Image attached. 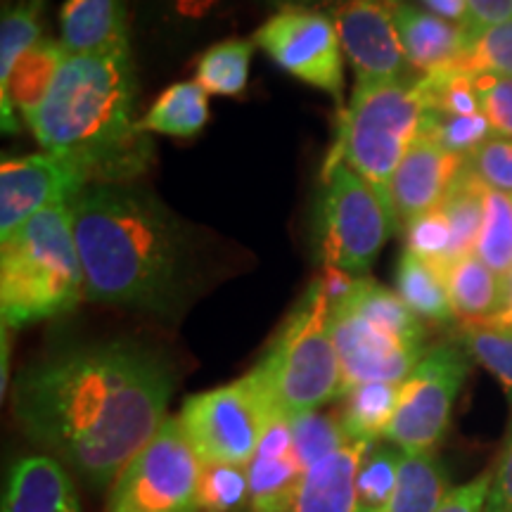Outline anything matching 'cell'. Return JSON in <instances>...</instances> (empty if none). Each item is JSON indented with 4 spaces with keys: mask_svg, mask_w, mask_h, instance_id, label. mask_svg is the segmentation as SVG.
Masks as SVG:
<instances>
[{
    "mask_svg": "<svg viewBox=\"0 0 512 512\" xmlns=\"http://www.w3.org/2000/svg\"><path fill=\"white\" fill-rule=\"evenodd\" d=\"M176 373L131 337L67 344L38 356L12 384V411L38 448L93 489H110L166 422Z\"/></svg>",
    "mask_w": 512,
    "mask_h": 512,
    "instance_id": "1",
    "label": "cell"
},
{
    "mask_svg": "<svg viewBox=\"0 0 512 512\" xmlns=\"http://www.w3.org/2000/svg\"><path fill=\"white\" fill-rule=\"evenodd\" d=\"M86 297L178 318L200 285L197 230L131 183L88 185L69 202Z\"/></svg>",
    "mask_w": 512,
    "mask_h": 512,
    "instance_id": "2",
    "label": "cell"
},
{
    "mask_svg": "<svg viewBox=\"0 0 512 512\" xmlns=\"http://www.w3.org/2000/svg\"><path fill=\"white\" fill-rule=\"evenodd\" d=\"M133 114L131 53L69 55L29 126L43 150L79 164L91 185L133 183L155 159Z\"/></svg>",
    "mask_w": 512,
    "mask_h": 512,
    "instance_id": "3",
    "label": "cell"
},
{
    "mask_svg": "<svg viewBox=\"0 0 512 512\" xmlns=\"http://www.w3.org/2000/svg\"><path fill=\"white\" fill-rule=\"evenodd\" d=\"M0 245L3 328L62 316L86 297L69 204L43 209Z\"/></svg>",
    "mask_w": 512,
    "mask_h": 512,
    "instance_id": "4",
    "label": "cell"
},
{
    "mask_svg": "<svg viewBox=\"0 0 512 512\" xmlns=\"http://www.w3.org/2000/svg\"><path fill=\"white\" fill-rule=\"evenodd\" d=\"M252 373L266 389L275 413L287 420L344 396L342 363L320 278L309 285Z\"/></svg>",
    "mask_w": 512,
    "mask_h": 512,
    "instance_id": "5",
    "label": "cell"
},
{
    "mask_svg": "<svg viewBox=\"0 0 512 512\" xmlns=\"http://www.w3.org/2000/svg\"><path fill=\"white\" fill-rule=\"evenodd\" d=\"M425 112L427 102L418 81L356 86L349 110L337 119L335 143L325 159L323 174L337 164L351 166L373 185L394 214L389 185L408 147L420 136Z\"/></svg>",
    "mask_w": 512,
    "mask_h": 512,
    "instance_id": "6",
    "label": "cell"
},
{
    "mask_svg": "<svg viewBox=\"0 0 512 512\" xmlns=\"http://www.w3.org/2000/svg\"><path fill=\"white\" fill-rule=\"evenodd\" d=\"M275 415L266 389L249 370L240 380L190 396L178 420L202 463L247 467Z\"/></svg>",
    "mask_w": 512,
    "mask_h": 512,
    "instance_id": "7",
    "label": "cell"
},
{
    "mask_svg": "<svg viewBox=\"0 0 512 512\" xmlns=\"http://www.w3.org/2000/svg\"><path fill=\"white\" fill-rule=\"evenodd\" d=\"M323 181L318 240L325 266L363 278L399 223L373 185L351 166L337 164Z\"/></svg>",
    "mask_w": 512,
    "mask_h": 512,
    "instance_id": "8",
    "label": "cell"
},
{
    "mask_svg": "<svg viewBox=\"0 0 512 512\" xmlns=\"http://www.w3.org/2000/svg\"><path fill=\"white\" fill-rule=\"evenodd\" d=\"M202 465L181 420L166 418L114 479L107 512H197Z\"/></svg>",
    "mask_w": 512,
    "mask_h": 512,
    "instance_id": "9",
    "label": "cell"
},
{
    "mask_svg": "<svg viewBox=\"0 0 512 512\" xmlns=\"http://www.w3.org/2000/svg\"><path fill=\"white\" fill-rule=\"evenodd\" d=\"M470 368L472 356L460 344L427 349L413 373L401 382L399 406L384 441L399 446L403 453L437 451Z\"/></svg>",
    "mask_w": 512,
    "mask_h": 512,
    "instance_id": "10",
    "label": "cell"
},
{
    "mask_svg": "<svg viewBox=\"0 0 512 512\" xmlns=\"http://www.w3.org/2000/svg\"><path fill=\"white\" fill-rule=\"evenodd\" d=\"M254 46L294 79L342 102L344 50L335 19L316 8H285L254 31Z\"/></svg>",
    "mask_w": 512,
    "mask_h": 512,
    "instance_id": "11",
    "label": "cell"
},
{
    "mask_svg": "<svg viewBox=\"0 0 512 512\" xmlns=\"http://www.w3.org/2000/svg\"><path fill=\"white\" fill-rule=\"evenodd\" d=\"M330 330L342 363L344 394L366 382L401 384L427 351L425 344L394 335L347 304L330 309Z\"/></svg>",
    "mask_w": 512,
    "mask_h": 512,
    "instance_id": "12",
    "label": "cell"
},
{
    "mask_svg": "<svg viewBox=\"0 0 512 512\" xmlns=\"http://www.w3.org/2000/svg\"><path fill=\"white\" fill-rule=\"evenodd\" d=\"M399 0H337L332 19L356 86L403 81L408 69L394 8Z\"/></svg>",
    "mask_w": 512,
    "mask_h": 512,
    "instance_id": "13",
    "label": "cell"
},
{
    "mask_svg": "<svg viewBox=\"0 0 512 512\" xmlns=\"http://www.w3.org/2000/svg\"><path fill=\"white\" fill-rule=\"evenodd\" d=\"M88 185L91 181L79 164L53 152L3 159V166H0V235L3 240L43 209L69 204Z\"/></svg>",
    "mask_w": 512,
    "mask_h": 512,
    "instance_id": "14",
    "label": "cell"
},
{
    "mask_svg": "<svg viewBox=\"0 0 512 512\" xmlns=\"http://www.w3.org/2000/svg\"><path fill=\"white\" fill-rule=\"evenodd\" d=\"M465 169V157L451 155L432 138L420 136L408 147L389 185L394 216L406 226L427 211L439 209Z\"/></svg>",
    "mask_w": 512,
    "mask_h": 512,
    "instance_id": "15",
    "label": "cell"
},
{
    "mask_svg": "<svg viewBox=\"0 0 512 512\" xmlns=\"http://www.w3.org/2000/svg\"><path fill=\"white\" fill-rule=\"evenodd\" d=\"M394 19L408 67L422 76L458 67L472 46V38L463 24L448 22L406 0L396 3Z\"/></svg>",
    "mask_w": 512,
    "mask_h": 512,
    "instance_id": "16",
    "label": "cell"
},
{
    "mask_svg": "<svg viewBox=\"0 0 512 512\" xmlns=\"http://www.w3.org/2000/svg\"><path fill=\"white\" fill-rule=\"evenodd\" d=\"M373 444L349 441L304 472L280 512H356V479Z\"/></svg>",
    "mask_w": 512,
    "mask_h": 512,
    "instance_id": "17",
    "label": "cell"
},
{
    "mask_svg": "<svg viewBox=\"0 0 512 512\" xmlns=\"http://www.w3.org/2000/svg\"><path fill=\"white\" fill-rule=\"evenodd\" d=\"M60 43L69 55L131 53L124 0H67Z\"/></svg>",
    "mask_w": 512,
    "mask_h": 512,
    "instance_id": "18",
    "label": "cell"
},
{
    "mask_svg": "<svg viewBox=\"0 0 512 512\" xmlns=\"http://www.w3.org/2000/svg\"><path fill=\"white\" fill-rule=\"evenodd\" d=\"M252 510L249 512H280L287 498L299 484L304 470L294 456L290 420L275 415L247 465Z\"/></svg>",
    "mask_w": 512,
    "mask_h": 512,
    "instance_id": "19",
    "label": "cell"
},
{
    "mask_svg": "<svg viewBox=\"0 0 512 512\" xmlns=\"http://www.w3.org/2000/svg\"><path fill=\"white\" fill-rule=\"evenodd\" d=\"M69 53L55 38H41L31 46L12 67L8 81L0 86V112H3V131L17 133L15 112L27 119L38 112L46 95L60 74Z\"/></svg>",
    "mask_w": 512,
    "mask_h": 512,
    "instance_id": "20",
    "label": "cell"
},
{
    "mask_svg": "<svg viewBox=\"0 0 512 512\" xmlns=\"http://www.w3.org/2000/svg\"><path fill=\"white\" fill-rule=\"evenodd\" d=\"M3 512H81V503L60 460L31 456L12 467Z\"/></svg>",
    "mask_w": 512,
    "mask_h": 512,
    "instance_id": "21",
    "label": "cell"
},
{
    "mask_svg": "<svg viewBox=\"0 0 512 512\" xmlns=\"http://www.w3.org/2000/svg\"><path fill=\"white\" fill-rule=\"evenodd\" d=\"M444 278L456 318H463L465 325H479L494 316L501 304L503 278L491 271L477 254L448 266Z\"/></svg>",
    "mask_w": 512,
    "mask_h": 512,
    "instance_id": "22",
    "label": "cell"
},
{
    "mask_svg": "<svg viewBox=\"0 0 512 512\" xmlns=\"http://www.w3.org/2000/svg\"><path fill=\"white\" fill-rule=\"evenodd\" d=\"M451 494V479L437 453H403L399 482L380 512H437Z\"/></svg>",
    "mask_w": 512,
    "mask_h": 512,
    "instance_id": "23",
    "label": "cell"
},
{
    "mask_svg": "<svg viewBox=\"0 0 512 512\" xmlns=\"http://www.w3.org/2000/svg\"><path fill=\"white\" fill-rule=\"evenodd\" d=\"M396 292L420 320L439 325L456 320L444 271L413 254L411 249L401 254L399 266H396Z\"/></svg>",
    "mask_w": 512,
    "mask_h": 512,
    "instance_id": "24",
    "label": "cell"
},
{
    "mask_svg": "<svg viewBox=\"0 0 512 512\" xmlns=\"http://www.w3.org/2000/svg\"><path fill=\"white\" fill-rule=\"evenodd\" d=\"M207 91L197 81L171 83L140 119L145 133L171 138H195L209 121Z\"/></svg>",
    "mask_w": 512,
    "mask_h": 512,
    "instance_id": "25",
    "label": "cell"
},
{
    "mask_svg": "<svg viewBox=\"0 0 512 512\" xmlns=\"http://www.w3.org/2000/svg\"><path fill=\"white\" fill-rule=\"evenodd\" d=\"M401 384L394 382H366L351 387L344 394V406L339 413V425L349 441L377 444L384 439L389 422L399 406Z\"/></svg>",
    "mask_w": 512,
    "mask_h": 512,
    "instance_id": "26",
    "label": "cell"
},
{
    "mask_svg": "<svg viewBox=\"0 0 512 512\" xmlns=\"http://www.w3.org/2000/svg\"><path fill=\"white\" fill-rule=\"evenodd\" d=\"M484 192L486 185L472 174L470 169L460 171L451 192L446 195L441 211H444L448 228H451V249H448V266L472 256L477 249L479 230L484 219ZM446 266V268H448Z\"/></svg>",
    "mask_w": 512,
    "mask_h": 512,
    "instance_id": "27",
    "label": "cell"
},
{
    "mask_svg": "<svg viewBox=\"0 0 512 512\" xmlns=\"http://www.w3.org/2000/svg\"><path fill=\"white\" fill-rule=\"evenodd\" d=\"M254 55V41L228 38L204 50L195 64V81L211 95L235 98L242 95L249 81V64Z\"/></svg>",
    "mask_w": 512,
    "mask_h": 512,
    "instance_id": "28",
    "label": "cell"
},
{
    "mask_svg": "<svg viewBox=\"0 0 512 512\" xmlns=\"http://www.w3.org/2000/svg\"><path fill=\"white\" fill-rule=\"evenodd\" d=\"M46 3L48 0H5L0 22V86L8 81L19 57L43 38Z\"/></svg>",
    "mask_w": 512,
    "mask_h": 512,
    "instance_id": "29",
    "label": "cell"
},
{
    "mask_svg": "<svg viewBox=\"0 0 512 512\" xmlns=\"http://www.w3.org/2000/svg\"><path fill=\"white\" fill-rule=\"evenodd\" d=\"M403 451L399 446L373 444L361 460L356 479V512H380L399 482Z\"/></svg>",
    "mask_w": 512,
    "mask_h": 512,
    "instance_id": "30",
    "label": "cell"
},
{
    "mask_svg": "<svg viewBox=\"0 0 512 512\" xmlns=\"http://www.w3.org/2000/svg\"><path fill=\"white\" fill-rule=\"evenodd\" d=\"M197 512H249L252 491H249L247 467L204 463L195 498Z\"/></svg>",
    "mask_w": 512,
    "mask_h": 512,
    "instance_id": "31",
    "label": "cell"
},
{
    "mask_svg": "<svg viewBox=\"0 0 512 512\" xmlns=\"http://www.w3.org/2000/svg\"><path fill=\"white\" fill-rule=\"evenodd\" d=\"M475 254L498 275L512 271V197L486 188Z\"/></svg>",
    "mask_w": 512,
    "mask_h": 512,
    "instance_id": "32",
    "label": "cell"
},
{
    "mask_svg": "<svg viewBox=\"0 0 512 512\" xmlns=\"http://www.w3.org/2000/svg\"><path fill=\"white\" fill-rule=\"evenodd\" d=\"M226 0H143L145 15L159 34L183 41L204 34Z\"/></svg>",
    "mask_w": 512,
    "mask_h": 512,
    "instance_id": "33",
    "label": "cell"
},
{
    "mask_svg": "<svg viewBox=\"0 0 512 512\" xmlns=\"http://www.w3.org/2000/svg\"><path fill=\"white\" fill-rule=\"evenodd\" d=\"M290 434H292L294 456H297L304 472L309 470V467L318 465L320 460L330 458L332 453H337L342 446L349 444L347 434H344L339 420L318 411L292 418Z\"/></svg>",
    "mask_w": 512,
    "mask_h": 512,
    "instance_id": "34",
    "label": "cell"
},
{
    "mask_svg": "<svg viewBox=\"0 0 512 512\" xmlns=\"http://www.w3.org/2000/svg\"><path fill=\"white\" fill-rule=\"evenodd\" d=\"M422 136L432 138L439 147L458 157H470L486 140L494 138L489 121L484 114L456 117V114H439L427 110L422 119Z\"/></svg>",
    "mask_w": 512,
    "mask_h": 512,
    "instance_id": "35",
    "label": "cell"
},
{
    "mask_svg": "<svg viewBox=\"0 0 512 512\" xmlns=\"http://www.w3.org/2000/svg\"><path fill=\"white\" fill-rule=\"evenodd\" d=\"M458 344L472 356V361L484 366L501 382L512 401V330L465 325Z\"/></svg>",
    "mask_w": 512,
    "mask_h": 512,
    "instance_id": "36",
    "label": "cell"
},
{
    "mask_svg": "<svg viewBox=\"0 0 512 512\" xmlns=\"http://www.w3.org/2000/svg\"><path fill=\"white\" fill-rule=\"evenodd\" d=\"M453 69L470 74L486 72L512 76V19L477 36L463 60L458 62V67Z\"/></svg>",
    "mask_w": 512,
    "mask_h": 512,
    "instance_id": "37",
    "label": "cell"
},
{
    "mask_svg": "<svg viewBox=\"0 0 512 512\" xmlns=\"http://www.w3.org/2000/svg\"><path fill=\"white\" fill-rule=\"evenodd\" d=\"M406 249L422 256L441 271L448 266V249H451V228L444 211L434 209L406 223Z\"/></svg>",
    "mask_w": 512,
    "mask_h": 512,
    "instance_id": "38",
    "label": "cell"
},
{
    "mask_svg": "<svg viewBox=\"0 0 512 512\" xmlns=\"http://www.w3.org/2000/svg\"><path fill=\"white\" fill-rule=\"evenodd\" d=\"M465 164L486 188L512 197V138H489Z\"/></svg>",
    "mask_w": 512,
    "mask_h": 512,
    "instance_id": "39",
    "label": "cell"
},
{
    "mask_svg": "<svg viewBox=\"0 0 512 512\" xmlns=\"http://www.w3.org/2000/svg\"><path fill=\"white\" fill-rule=\"evenodd\" d=\"M482 114L494 136L512 138V76L475 74Z\"/></svg>",
    "mask_w": 512,
    "mask_h": 512,
    "instance_id": "40",
    "label": "cell"
},
{
    "mask_svg": "<svg viewBox=\"0 0 512 512\" xmlns=\"http://www.w3.org/2000/svg\"><path fill=\"white\" fill-rule=\"evenodd\" d=\"M484 512H512V415L508 430H505L496 467L491 470V484Z\"/></svg>",
    "mask_w": 512,
    "mask_h": 512,
    "instance_id": "41",
    "label": "cell"
},
{
    "mask_svg": "<svg viewBox=\"0 0 512 512\" xmlns=\"http://www.w3.org/2000/svg\"><path fill=\"white\" fill-rule=\"evenodd\" d=\"M467 19L465 29L472 41L484 31L505 24L512 19V0H465Z\"/></svg>",
    "mask_w": 512,
    "mask_h": 512,
    "instance_id": "42",
    "label": "cell"
},
{
    "mask_svg": "<svg viewBox=\"0 0 512 512\" xmlns=\"http://www.w3.org/2000/svg\"><path fill=\"white\" fill-rule=\"evenodd\" d=\"M491 472L477 475L467 484H460L451 489V494L444 498L437 512H484L486 496H489Z\"/></svg>",
    "mask_w": 512,
    "mask_h": 512,
    "instance_id": "43",
    "label": "cell"
},
{
    "mask_svg": "<svg viewBox=\"0 0 512 512\" xmlns=\"http://www.w3.org/2000/svg\"><path fill=\"white\" fill-rule=\"evenodd\" d=\"M479 325H482V328H494V330H512V271L503 275L501 304H498L496 313Z\"/></svg>",
    "mask_w": 512,
    "mask_h": 512,
    "instance_id": "44",
    "label": "cell"
},
{
    "mask_svg": "<svg viewBox=\"0 0 512 512\" xmlns=\"http://www.w3.org/2000/svg\"><path fill=\"white\" fill-rule=\"evenodd\" d=\"M425 8L441 19H448L453 24H463L467 19V3L465 0H422Z\"/></svg>",
    "mask_w": 512,
    "mask_h": 512,
    "instance_id": "45",
    "label": "cell"
},
{
    "mask_svg": "<svg viewBox=\"0 0 512 512\" xmlns=\"http://www.w3.org/2000/svg\"><path fill=\"white\" fill-rule=\"evenodd\" d=\"M264 5H271V8L285 10V8H316V5L332 3V0H261Z\"/></svg>",
    "mask_w": 512,
    "mask_h": 512,
    "instance_id": "46",
    "label": "cell"
}]
</instances>
